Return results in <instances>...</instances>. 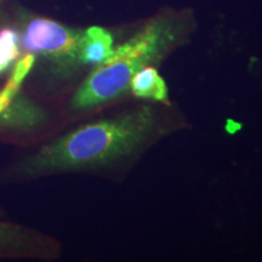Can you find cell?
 I'll use <instances>...</instances> for the list:
<instances>
[{
  "label": "cell",
  "mask_w": 262,
  "mask_h": 262,
  "mask_svg": "<svg viewBox=\"0 0 262 262\" xmlns=\"http://www.w3.org/2000/svg\"><path fill=\"white\" fill-rule=\"evenodd\" d=\"M19 56V38L14 29L4 28L0 31V74Z\"/></svg>",
  "instance_id": "9"
},
{
  "label": "cell",
  "mask_w": 262,
  "mask_h": 262,
  "mask_svg": "<svg viewBox=\"0 0 262 262\" xmlns=\"http://www.w3.org/2000/svg\"><path fill=\"white\" fill-rule=\"evenodd\" d=\"M158 125V114L149 106L85 124L39 149L22 170L40 175L107 165L142 149L157 135Z\"/></svg>",
  "instance_id": "1"
},
{
  "label": "cell",
  "mask_w": 262,
  "mask_h": 262,
  "mask_svg": "<svg viewBox=\"0 0 262 262\" xmlns=\"http://www.w3.org/2000/svg\"><path fill=\"white\" fill-rule=\"evenodd\" d=\"M129 90L136 97L169 104L168 86L153 66L142 68L131 78Z\"/></svg>",
  "instance_id": "7"
},
{
  "label": "cell",
  "mask_w": 262,
  "mask_h": 262,
  "mask_svg": "<svg viewBox=\"0 0 262 262\" xmlns=\"http://www.w3.org/2000/svg\"><path fill=\"white\" fill-rule=\"evenodd\" d=\"M114 40L106 28L93 26L85 29L79 48V63L96 66L103 63L112 55Z\"/></svg>",
  "instance_id": "5"
},
{
  "label": "cell",
  "mask_w": 262,
  "mask_h": 262,
  "mask_svg": "<svg viewBox=\"0 0 262 262\" xmlns=\"http://www.w3.org/2000/svg\"><path fill=\"white\" fill-rule=\"evenodd\" d=\"M44 111L25 97L16 96L0 114V126L11 129H32L45 120Z\"/></svg>",
  "instance_id": "6"
},
{
  "label": "cell",
  "mask_w": 262,
  "mask_h": 262,
  "mask_svg": "<svg viewBox=\"0 0 262 262\" xmlns=\"http://www.w3.org/2000/svg\"><path fill=\"white\" fill-rule=\"evenodd\" d=\"M189 10L166 9L150 17L125 42L98 64L72 98L75 110H89L113 102L129 91L137 72L163 61L173 49L187 40L194 28Z\"/></svg>",
  "instance_id": "2"
},
{
  "label": "cell",
  "mask_w": 262,
  "mask_h": 262,
  "mask_svg": "<svg viewBox=\"0 0 262 262\" xmlns=\"http://www.w3.org/2000/svg\"><path fill=\"white\" fill-rule=\"evenodd\" d=\"M84 31L68 27L45 17H35L26 25L22 47L27 52L50 58L63 66L79 63V48Z\"/></svg>",
  "instance_id": "3"
},
{
  "label": "cell",
  "mask_w": 262,
  "mask_h": 262,
  "mask_svg": "<svg viewBox=\"0 0 262 262\" xmlns=\"http://www.w3.org/2000/svg\"><path fill=\"white\" fill-rule=\"evenodd\" d=\"M35 62V55L31 54V52H27L25 56H22L19 60L16 62L14 70H12L11 77L8 80V83L5 84V86L3 88V90H0V94L4 95V96L14 98L18 95L19 88H21V84L24 83L26 77L31 72L33 64Z\"/></svg>",
  "instance_id": "8"
},
{
  "label": "cell",
  "mask_w": 262,
  "mask_h": 262,
  "mask_svg": "<svg viewBox=\"0 0 262 262\" xmlns=\"http://www.w3.org/2000/svg\"><path fill=\"white\" fill-rule=\"evenodd\" d=\"M11 101H12L11 98L6 97V96H4V95L0 94V114L4 112L6 108L9 107V104L11 103Z\"/></svg>",
  "instance_id": "10"
},
{
  "label": "cell",
  "mask_w": 262,
  "mask_h": 262,
  "mask_svg": "<svg viewBox=\"0 0 262 262\" xmlns=\"http://www.w3.org/2000/svg\"><path fill=\"white\" fill-rule=\"evenodd\" d=\"M48 245L34 232L17 225L0 221V257L38 256Z\"/></svg>",
  "instance_id": "4"
}]
</instances>
